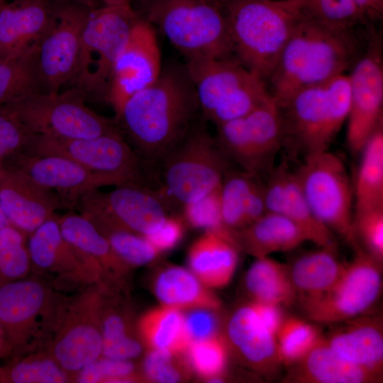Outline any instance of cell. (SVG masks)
Segmentation results:
<instances>
[{
  "mask_svg": "<svg viewBox=\"0 0 383 383\" xmlns=\"http://www.w3.org/2000/svg\"><path fill=\"white\" fill-rule=\"evenodd\" d=\"M200 110L185 67H167L148 87L124 104L116 120L148 165L160 161L194 123Z\"/></svg>",
  "mask_w": 383,
  "mask_h": 383,
  "instance_id": "obj_1",
  "label": "cell"
},
{
  "mask_svg": "<svg viewBox=\"0 0 383 383\" xmlns=\"http://www.w3.org/2000/svg\"><path fill=\"white\" fill-rule=\"evenodd\" d=\"M354 32L334 30L302 16L266 84L281 105L300 90L344 74L358 50Z\"/></svg>",
  "mask_w": 383,
  "mask_h": 383,
  "instance_id": "obj_2",
  "label": "cell"
},
{
  "mask_svg": "<svg viewBox=\"0 0 383 383\" xmlns=\"http://www.w3.org/2000/svg\"><path fill=\"white\" fill-rule=\"evenodd\" d=\"M235 58L267 83L301 14L294 0H225Z\"/></svg>",
  "mask_w": 383,
  "mask_h": 383,
  "instance_id": "obj_3",
  "label": "cell"
},
{
  "mask_svg": "<svg viewBox=\"0 0 383 383\" xmlns=\"http://www.w3.org/2000/svg\"><path fill=\"white\" fill-rule=\"evenodd\" d=\"M138 14L157 26L186 61L235 57L223 6L205 0H139Z\"/></svg>",
  "mask_w": 383,
  "mask_h": 383,
  "instance_id": "obj_4",
  "label": "cell"
},
{
  "mask_svg": "<svg viewBox=\"0 0 383 383\" xmlns=\"http://www.w3.org/2000/svg\"><path fill=\"white\" fill-rule=\"evenodd\" d=\"M284 144L304 155L326 150L348 118V75L300 90L278 106Z\"/></svg>",
  "mask_w": 383,
  "mask_h": 383,
  "instance_id": "obj_5",
  "label": "cell"
},
{
  "mask_svg": "<svg viewBox=\"0 0 383 383\" xmlns=\"http://www.w3.org/2000/svg\"><path fill=\"white\" fill-rule=\"evenodd\" d=\"M160 161L162 180L157 190L170 210L220 186L229 170V160L203 121L194 123Z\"/></svg>",
  "mask_w": 383,
  "mask_h": 383,
  "instance_id": "obj_6",
  "label": "cell"
},
{
  "mask_svg": "<svg viewBox=\"0 0 383 383\" xmlns=\"http://www.w3.org/2000/svg\"><path fill=\"white\" fill-rule=\"evenodd\" d=\"M55 289L37 274L0 286V324L12 357L43 349L63 296Z\"/></svg>",
  "mask_w": 383,
  "mask_h": 383,
  "instance_id": "obj_7",
  "label": "cell"
},
{
  "mask_svg": "<svg viewBox=\"0 0 383 383\" xmlns=\"http://www.w3.org/2000/svg\"><path fill=\"white\" fill-rule=\"evenodd\" d=\"M85 92H36L3 106L30 133L62 138H89L118 131L85 104Z\"/></svg>",
  "mask_w": 383,
  "mask_h": 383,
  "instance_id": "obj_8",
  "label": "cell"
},
{
  "mask_svg": "<svg viewBox=\"0 0 383 383\" xmlns=\"http://www.w3.org/2000/svg\"><path fill=\"white\" fill-rule=\"evenodd\" d=\"M34 155L66 157L108 178L113 186L146 184L147 164L120 130L89 138H62L33 134L23 151Z\"/></svg>",
  "mask_w": 383,
  "mask_h": 383,
  "instance_id": "obj_9",
  "label": "cell"
},
{
  "mask_svg": "<svg viewBox=\"0 0 383 383\" xmlns=\"http://www.w3.org/2000/svg\"><path fill=\"white\" fill-rule=\"evenodd\" d=\"M139 16L131 4L103 5L89 11L74 81L86 95L106 97L114 63Z\"/></svg>",
  "mask_w": 383,
  "mask_h": 383,
  "instance_id": "obj_10",
  "label": "cell"
},
{
  "mask_svg": "<svg viewBox=\"0 0 383 383\" xmlns=\"http://www.w3.org/2000/svg\"><path fill=\"white\" fill-rule=\"evenodd\" d=\"M99 286L87 287L71 298L63 296L44 346L72 377L101 356Z\"/></svg>",
  "mask_w": 383,
  "mask_h": 383,
  "instance_id": "obj_11",
  "label": "cell"
},
{
  "mask_svg": "<svg viewBox=\"0 0 383 383\" xmlns=\"http://www.w3.org/2000/svg\"><path fill=\"white\" fill-rule=\"evenodd\" d=\"M294 174L316 218L359 248L353 228V191L342 159L328 150L309 154Z\"/></svg>",
  "mask_w": 383,
  "mask_h": 383,
  "instance_id": "obj_12",
  "label": "cell"
},
{
  "mask_svg": "<svg viewBox=\"0 0 383 383\" xmlns=\"http://www.w3.org/2000/svg\"><path fill=\"white\" fill-rule=\"evenodd\" d=\"M216 128L215 140L228 160L255 176L272 170L275 157L284 145L280 111L272 97L246 116Z\"/></svg>",
  "mask_w": 383,
  "mask_h": 383,
  "instance_id": "obj_13",
  "label": "cell"
},
{
  "mask_svg": "<svg viewBox=\"0 0 383 383\" xmlns=\"http://www.w3.org/2000/svg\"><path fill=\"white\" fill-rule=\"evenodd\" d=\"M345 262L335 284L320 296L301 303L311 321L338 323L369 313L382 291V264L360 247Z\"/></svg>",
  "mask_w": 383,
  "mask_h": 383,
  "instance_id": "obj_14",
  "label": "cell"
},
{
  "mask_svg": "<svg viewBox=\"0 0 383 383\" xmlns=\"http://www.w3.org/2000/svg\"><path fill=\"white\" fill-rule=\"evenodd\" d=\"M51 22L37 43L36 64L42 92H59L74 81L81 48V38L91 9L56 0Z\"/></svg>",
  "mask_w": 383,
  "mask_h": 383,
  "instance_id": "obj_15",
  "label": "cell"
},
{
  "mask_svg": "<svg viewBox=\"0 0 383 383\" xmlns=\"http://www.w3.org/2000/svg\"><path fill=\"white\" fill-rule=\"evenodd\" d=\"M76 206L85 217L102 219L143 236L155 231L170 211L157 189L135 183L116 186L108 192L91 190Z\"/></svg>",
  "mask_w": 383,
  "mask_h": 383,
  "instance_id": "obj_16",
  "label": "cell"
},
{
  "mask_svg": "<svg viewBox=\"0 0 383 383\" xmlns=\"http://www.w3.org/2000/svg\"><path fill=\"white\" fill-rule=\"evenodd\" d=\"M368 48L348 75L350 109L346 142L353 153L360 152L382 122L383 60L380 37L373 34Z\"/></svg>",
  "mask_w": 383,
  "mask_h": 383,
  "instance_id": "obj_17",
  "label": "cell"
},
{
  "mask_svg": "<svg viewBox=\"0 0 383 383\" xmlns=\"http://www.w3.org/2000/svg\"><path fill=\"white\" fill-rule=\"evenodd\" d=\"M162 70L154 26L140 16L114 63L109 81L106 98L116 118L126 101L153 84Z\"/></svg>",
  "mask_w": 383,
  "mask_h": 383,
  "instance_id": "obj_18",
  "label": "cell"
},
{
  "mask_svg": "<svg viewBox=\"0 0 383 383\" xmlns=\"http://www.w3.org/2000/svg\"><path fill=\"white\" fill-rule=\"evenodd\" d=\"M27 248L31 271L52 279L56 289L100 284L96 272L64 237L57 215L27 235Z\"/></svg>",
  "mask_w": 383,
  "mask_h": 383,
  "instance_id": "obj_19",
  "label": "cell"
},
{
  "mask_svg": "<svg viewBox=\"0 0 383 383\" xmlns=\"http://www.w3.org/2000/svg\"><path fill=\"white\" fill-rule=\"evenodd\" d=\"M1 165L18 170L42 187L56 192L68 208L76 206L78 199L85 193L113 185L108 178L61 156L34 155L19 152L4 160Z\"/></svg>",
  "mask_w": 383,
  "mask_h": 383,
  "instance_id": "obj_20",
  "label": "cell"
},
{
  "mask_svg": "<svg viewBox=\"0 0 383 383\" xmlns=\"http://www.w3.org/2000/svg\"><path fill=\"white\" fill-rule=\"evenodd\" d=\"M0 206L10 224L29 235L42 223L68 208L56 192L45 188L23 173L1 167Z\"/></svg>",
  "mask_w": 383,
  "mask_h": 383,
  "instance_id": "obj_21",
  "label": "cell"
},
{
  "mask_svg": "<svg viewBox=\"0 0 383 383\" xmlns=\"http://www.w3.org/2000/svg\"><path fill=\"white\" fill-rule=\"evenodd\" d=\"M264 189L267 211L282 215L294 223L307 240L318 247L336 248L333 232L312 213L294 172L282 164L270 172Z\"/></svg>",
  "mask_w": 383,
  "mask_h": 383,
  "instance_id": "obj_22",
  "label": "cell"
},
{
  "mask_svg": "<svg viewBox=\"0 0 383 383\" xmlns=\"http://www.w3.org/2000/svg\"><path fill=\"white\" fill-rule=\"evenodd\" d=\"M184 67L206 120L241 88L260 77L235 57L190 60Z\"/></svg>",
  "mask_w": 383,
  "mask_h": 383,
  "instance_id": "obj_23",
  "label": "cell"
},
{
  "mask_svg": "<svg viewBox=\"0 0 383 383\" xmlns=\"http://www.w3.org/2000/svg\"><path fill=\"white\" fill-rule=\"evenodd\" d=\"M228 339L243 360L265 377H274L283 365L277 338L262 324L250 303L237 309L227 323Z\"/></svg>",
  "mask_w": 383,
  "mask_h": 383,
  "instance_id": "obj_24",
  "label": "cell"
},
{
  "mask_svg": "<svg viewBox=\"0 0 383 383\" xmlns=\"http://www.w3.org/2000/svg\"><path fill=\"white\" fill-rule=\"evenodd\" d=\"M284 378L289 383H379L383 375L372 372L335 351L321 335L311 350L289 366Z\"/></svg>",
  "mask_w": 383,
  "mask_h": 383,
  "instance_id": "obj_25",
  "label": "cell"
},
{
  "mask_svg": "<svg viewBox=\"0 0 383 383\" xmlns=\"http://www.w3.org/2000/svg\"><path fill=\"white\" fill-rule=\"evenodd\" d=\"M342 323L323 335L327 343L353 362L383 375L382 317L367 313Z\"/></svg>",
  "mask_w": 383,
  "mask_h": 383,
  "instance_id": "obj_26",
  "label": "cell"
},
{
  "mask_svg": "<svg viewBox=\"0 0 383 383\" xmlns=\"http://www.w3.org/2000/svg\"><path fill=\"white\" fill-rule=\"evenodd\" d=\"M52 0H14L0 6L2 57L19 54L35 45L52 19Z\"/></svg>",
  "mask_w": 383,
  "mask_h": 383,
  "instance_id": "obj_27",
  "label": "cell"
},
{
  "mask_svg": "<svg viewBox=\"0 0 383 383\" xmlns=\"http://www.w3.org/2000/svg\"><path fill=\"white\" fill-rule=\"evenodd\" d=\"M65 239L82 256L100 280L116 278L128 268L116 255L109 241L83 215L70 211L57 216Z\"/></svg>",
  "mask_w": 383,
  "mask_h": 383,
  "instance_id": "obj_28",
  "label": "cell"
},
{
  "mask_svg": "<svg viewBox=\"0 0 383 383\" xmlns=\"http://www.w3.org/2000/svg\"><path fill=\"white\" fill-rule=\"evenodd\" d=\"M236 248L255 257L292 250L305 241L301 229L286 217L267 211L247 226L232 231Z\"/></svg>",
  "mask_w": 383,
  "mask_h": 383,
  "instance_id": "obj_29",
  "label": "cell"
},
{
  "mask_svg": "<svg viewBox=\"0 0 383 383\" xmlns=\"http://www.w3.org/2000/svg\"><path fill=\"white\" fill-rule=\"evenodd\" d=\"M238 250L224 236L207 231L190 248L188 260L191 271L206 287H224L235 271Z\"/></svg>",
  "mask_w": 383,
  "mask_h": 383,
  "instance_id": "obj_30",
  "label": "cell"
},
{
  "mask_svg": "<svg viewBox=\"0 0 383 383\" xmlns=\"http://www.w3.org/2000/svg\"><path fill=\"white\" fill-rule=\"evenodd\" d=\"M344 265L336 248H321L297 257L288 265L296 298L302 303L328 291L340 277Z\"/></svg>",
  "mask_w": 383,
  "mask_h": 383,
  "instance_id": "obj_31",
  "label": "cell"
},
{
  "mask_svg": "<svg viewBox=\"0 0 383 383\" xmlns=\"http://www.w3.org/2000/svg\"><path fill=\"white\" fill-rule=\"evenodd\" d=\"M204 286L192 272L180 267H170L157 277L155 292L165 306L179 309L217 308L218 301Z\"/></svg>",
  "mask_w": 383,
  "mask_h": 383,
  "instance_id": "obj_32",
  "label": "cell"
},
{
  "mask_svg": "<svg viewBox=\"0 0 383 383\" xmlns=\"http://www.w3.org/2000/svg\"><path fill=\"white\" fill-rule=\"evenodd\" d=\"M245 286L253 301L289 305L296 296L289 266L270 258L256 257L245 275Z\"/></svg>",
  "mask_w": 383,
  "mask_h": 383,
  "instance_id": "obj_33",
  "label": "cell"
},
{
  "mask_svg": "<svg viewBox=\"0 0 383 383\" xmlns=\"http://www.w3.org/2000/svg\"><path fill=\"white\" fill-rule=\"evenodd\" d=\"M383 123L362 148L355 187V211L383 208Z\"/></svg>",
  "mask_w": 383,
  "mask_h": 383,
  "instance_id": "obj_34",
  "label": "cell"
},
{
  "mask_svg": "<svg viewBox=\"0 0 383 383\" xmlns=\"http://www.w3.org/2000/svg\"><path fill=\"white\" fill-rule=\"evenodd\" d=\"M140 334L152 349L174 354L185 351L191 341L185 318L179 309L162 306L147 313L140 320Z\"/></svg>",
  "mask_w": 383,
  "mask_h": 383,
  "instance_id": "obj_35",
  "label": "cell"
},
{
  "mask_svg": "<svg viewBox=\"0 0 383 383\" xmlns=\"http://www.w3.org/2000/svg\"><path fill=\"white\" fill-rule=\"evenodd\" d=\"M37 43L0 60V106L26 95L42 92L36 64Z\"/></svg>",
  "mask_w": 383,
  "mask_h": 383,
  "instance_id": "obj_36",
  "label": "cell"
},
{
  "mask_svg": "<svg viewBox=\"0 0 383 383\" xmlns=\"http://www.w3.org/2000/svg\"><path fill=\"white\" fill-rule=\"evenodd\" d=\"M72 382L67 372L45 349L12 357L0 367L1 383H65Z\"/></svg>",
  "mask_w": 383,
  "mask_h": 383,
  "instance_id": "obj_37",
  "label": "cell"
},
{
  "mask_svg": "<svg viewBox=\"0 0 383 383\" xmlns=\"http://www.w3.org/2000/svg\"><path fill=\"white\" fill-rule=\"evenodd\" d=\"M255 175L247 172L228 170L221 186V206L223 221L232 232L246 226V217Z\"/></svg>",
  "mask_w": 383,
  "mask_h": 383,
  "instance_id": "obj_38",
  "label": "cell"
},
{
  "mask_svg": "<svg viewBox=\"0 0 383 383\" xmlns=\"http://www.w3.org/2000/svg\"><path fill=\"white\" fill-rule=\"evenodd\" d=\"M87 218L104 235L116 255L128 267L148 264L155 260L160 253L142 235L102 219Z\"/></svg>",
  "mask_w": 383,
  "mask_h": 383,
  "instance_id": "obj_39",
  "label": "cell"
},
{
  "mask_svg": "<svg viewBox=\"0 0 383 383\" xmlns=\"http://www.w3.org/2000/svg\"><path fill=\"white\" fill-rule=\"evenodd\" d=\"M101 356L130 360L140 354L142 347L140 343L130 335L124 316L105 302L103 294L101 304Z\"/></svg>",
  "mask_w": 383,
  "mask_h": 383,
  "instance_id": "obj_40",
  "label": "cell"
},
{
  "mask_svg": "<svg viewBox=\"0 0 383 383\" xmlns=\"http://www.w3.org/2000/svg\"><path fill=\"white\" fill-rule=\"evenodd\" d=\"M294 1L304 18L334 30L354 32L365 23L352 0Z\"/></svg>",
  "mask_w": 383,
  "mask_h": 383,
  "instance_id": "obj_41",
  "label": "cell"
},
{
  "mask_svg": "<svg viewBox=\"0 0 383 383\" xmlns=\"http://www.w3.org/2000/svg\"><path fill=\"white\" fill-rule=\"evenodd\" d=\"M30 271L27 235L11 225L0 230V286L23 278Z\"/></svg>",
  "mask_w": 383,
  "mask_h": 383,
  "instance_id": "obj_42",
  "label": "cell"
},
{
  "mask_svg": "<svg viewBox=\"0 0 383 383\" xmlns=\"http://www.w3.org/2000/svg\"><path fill=\"white\" fill-rule=\"evenodd\" d=\"M322 334L314 325L296 317H285L276 338L283 365L301 360Z\"/></svg>",
  "mask_w": 383,
  "mask_h": 383,
  "instance_id": "obj_43",
  "label": "cell"
},
{
  "mask_svg": "<svg viewBox=\"0 0 383 383\" xmlns=\"http://www.w3.org/2000/svg\"><path fill=\"white\" fill-rule=\"evenodd\" d=\"M221 186L196 200L184 204L181 209L183 219L192 227L216 232L235 245L232 232L223 221Z\"/></svg>",
  "mask_w": 383,
  "mask_h": 383,
  "instance_id": "obj_44",
  "label": "cell"
},
{
  "mask_svg": "<svg viewBox=\"0 0 383 383\" xmlns=\"http://www.w3.org/2000/svg\"><path fill=\"white\" fill-rule=\"evenodd\" d=\"M188 359L196 372L204 377L219 378L228 357L227 343L221 337L191 342L187 349Z\"/></svg>",
  "mask_w": 383,
  "mask_h": 383,
  "instance_id": "obj_45",
  "label": "cell"
},
{
  "mask_svg": "<svg viewBox=\"0 0 383 383\" xmlns=\"http://www.w3.org/2000/svg\"><path fill=\"white\" fill-rule=\"evenodd\" d=\"M353 228L356 238L365 251L379 263L383 262V208L355 211Z\"/></svg>",
  "mask_w": 383,
  "mask_h": 383,
  "instance_id": "obj_46",
  "label": "cell"
},
{
  "mask_svg": "<svg viewBox=\"0 0 383 383\" xmlns=\"http://www.w3.org/2000/svg\"><path fill=\"white\" fill-rule=\"evenodd\" d=\"M134 365L130 360L101 356L77 372L72 382L78 383L128 382Z\"/></svg>",
  "mask_w": 383,
  "mask_h": 383,
  "instance_id": "obj_47",
  "label": "cell"
},
{
  "mask_svg": "<svg viewBox=\"0 0 383 383\" xmlns=\"http://www.w3.org/2000/svg\"><path fill=\"white\" fill-rule=\"evenodd\" d=\"M33 134L0 106V162L23 150Z\"/></svg>",
  "mask_w": 383,
  "mask_h": 383,
  "instance_id": "obj_48",
  "label": "cell"
},
{
  "mask_svg": "<svg viewBox=\"0 0 383 383\" xmlns=\"http://www.w3.org/2000/svg\"><path fill=\"white\" fill-rule=\"evenodd\" d=\"M173 353L165 350L152 349L144 361L145 374L152 380L174 383L180 379V374L172 361Z\"/></svg>",
  "mask_w": 383,
  "mask_h": 383,
  "instance_id": "obj_49",
  "label": "cell"
},
{
  "mask_svg": "<svg viewBox=\"0 0 383 383\" xmlns=\"http://www.w3.org/2000/svg\"><path fill=\"white\" fill-rule=\"evenodd\" d=\"M183 218L169 215L153 232L144 237L160 252L173 248L184 233Z\"/></svg>",
  "mask_w": 383,
  "mask_h": 383,
  "instance_id": "obj_50",
  "label": "cell"
},
{
  "mask_svg": "<svg viewBox=\"0 0 383 383\" xmlns=\"http://www.w3.org/2000/svg\"><path fill=\"white\" fill-rule=\"evenodd\" d=\"M186 329L191 342L215 336L216 321L206 309H198L185 318Z\"/></svg>",
  "mask_w": 383,
  "mask_h": 383,
  "instance_id": "obj_51",
  "label": "cell"
},
{
  "mask_svg": "<svg viewBox=\"0 0 383 383\" xmlns=\"http://www.w3.org/2000/svg\"><path fill=\"white\" fill-rule=\"evenodd\" d=\"M250 304L262 324L276 336L285 318L282 306L253 301Z\"/></svg>",
  "mask_w": 383,
  "mask_h": 383,
  "instance_id": "obj_52",
  "label": "cell"
},
{
  "mask_svg": "<svg viewBox=\"0 0 383 383\" xmlns=\"http://www.w3.org/2000/svg\"><path fill=\"white\" fill-rule=\"evenodd\" d=\"M365 23L380 21L383 16V0H352Z\"/></svg>",
  "mask_w": 383,
  "mask_h": 383,
  "instance_id": "obj_53",
  "label": "cell"
},
{
  "mask_svg": "<svg viewBox=\"0 0 383 383\" xmlns=\"http://www.w3.org/2000/svg\"><path fill=\"white\" fill-rule=\"evenodd\" d=\"M8 357H12V353L0 324V358Z\"/></svg>",
  "mask_w": 383,
  "mask_h": 383,
  "instance_id": "obj_54",
  "label": "cell"
},
{
  "mask_svg": "<svg viewBox=\"0 0 383 383\" xmlns=\"http://www.w3.org/2000/svg\"><path fill=\"white\" fill-rule=\"evenodd\" d=\"M64 1H69L84 7H87L89 9H94L102 6V4L100 0H60Z\"/></svg>",
  "mask_w": 383,
  "mask_h": 383,
  "instance_id": "obj_55",
  "label": "cell"
},
{
  "mask_svg": "<svg viewBox=\"0 0 383 383\" xmlns=\"http://www.w3.org/2000/svg\"><path fill=\"white\" fill-rule=\"evenodd\" d=\"M102 6L131 4L132 0H100Z\"/></svg>",
  "mask_w": 383,
  "mask_h": 383,
  "instance_id": "obj_56",
  "label": "cell"
},
{
  "mask_svg": "<svg viewBox=\"0 0 383 383\" xmlns=\"http://www.w3.org/2000/svg\"><path fill=\"white\" fill-rule=\"evenodd\" d=\"M11 225L0 206V230Z\"/></svg>",
  "mask_w": 383,
  "mask_h": 383,
  "instance_id": "obj_57",
  "label": "cell"
},
{
  "mask_svg": "<svg viewBox=\"0 0 383 383\" xmlns=\"http://www.w3.org/2000/svg\"><path fill=\"white\" fill-rule=\"evenodd\" d=\"M209 3L223 6L225 0H205Z\"/></svg>",
  "mask_w": 383,
  "mask_h": 383,
  "instance_id": "obj_58",
  "label": "cell"
},
{
  "mask_svg": "<svg viewBox=\"0 0 383 383\" xmlns=\"http://www.w3.org/2000/svg\"><path fill=\"white\" fill-rule=\"evenodd\" d=\"M4 3H6V1H5V0H0V6H1L2 4H4Z\"/></svg>",
  "mask_w": 383,
  "mask_h": 383,
  "instance_id": "obj_59",
  "label": "cell"
},
{
  "mask_svg": "<svg viewBox=\"0 0 383 383\" xmlns=\"http://www.w3.org/2000/svg\"><path fill=\"white\" fill-rule=\"evenodd\" d=\"M2 58H3L2 52H1V48H0V60H1Z\"/></svg>",
  "mask_w": 383,
  "mask_h": 383,
  "instance_id": "obj_60",
  "label": "cell"
},
{
  "mask_svg": "<svg viewBox=\"0 0 383 383\" xmlns=\"http://www.w3.org/2000/svg\"><path fill=\"white\" fill-rule=\"evenodd\" d=\"M1 167H2V165H1V162H0V170H1Z\"/></svg>",
  "mask_w": 383,
  "mask_h": 383,
  "instance_id": "obj_61",
  "label": "cell"
}]
</instances>
